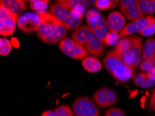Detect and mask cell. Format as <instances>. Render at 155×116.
<instances>
[{
    "label": "cell",
    "mask_w": 155,
    "mask_h": 116,
    "mask_svg": "<svg viewBox=\"0 0 155 116\" xmlns=\"http://www.w3.org/2000/svg\"><path fill=\"white\" fill-rule=\"evenodd\" d=\"M104 116H126L124 111L120 108L114 107L109 108L104 113Z\"/></svg>",
    "instance_id": "30"
},
{
    "label": "cell",
    "mask_w": 155,
    "mask_h": 116,
    "mask_svg": "<svg viewBox=\"0 0 155 116\" xmlns=\"http://www.w3.org/2000/svg\"><path fill=\"white\" fill-rule=\"evenodd\" d=\"M68 29L64 25L60 24L57 28L51 34L43 40V41L48 44H54L57 42H60L65 38L67 35Z\"/></svg>",
    "instance_id": "14"
},
{
    "label": "cell",
    "mask_w": 155,
    "mask_h": 116,
    "mask_svg": "<svg viewBox=\"0 0 155 116\" xmlns=\"http://www.w3.org/2000/svg\"><path fill=\"white\" fill-rule=\"evenodd\" d=\"M1 42V48H0V54L2 56H6L11 52L12 49V44L8 39L2 38L0 40Z\"/></svg>",
    "instance_id": "26"
},
{
    "label": "cell",
    "mask_w": 155,
    "mask_h": 116,
    "mask_svg": "<svg viewBox=\"0 0 155 116\" xmlns=\"http://www.w3.org/2000/svg\"><path fill=\"white\" fill-rule=\"evenodd\" d=\"M41 18V25L37 31L38 37L42 41L54 31L61 23L52 14L48 12L38 13Z\"/></svg>",
    "instance_id": "8"
},
{
    "label": "cell",
    "mask_w": 155,
    "mask_h": 116,
    "mask_svg": "<svg viewBox=\"0 0 155 116\" xmlns=\"http://www.w3.org/2000/svg\"><path fill=\"white\" fill-rule=\"evenodd\" d=\"M56 116H74L73 111L68 105H61L56 107L54 110Z\"/></svg>",
    "instance_id": "25"
},
{
    "label": "cell",
    "mask_w": 155,
    "mask_h": 116,
    "mask_svg": "<svg viewBox=\"0 0 155 116\" xmlns=\"http://www.w3.org/2000/svg\"><path fill=\"white\" fill-rule=\"evenodd\" d=\"M86 20L88 27L103 42L108 34L107 22L105 18L96 9L91 8L86 12Z\"/></svg>",
    "instance_id": "4"
},
{
    "label": "cell",
    "mask_w": 155,
    "mask_h": 116,
    "mask_svg": "<svg viewBox=\"0 0 155 116\" xmlns=\"http://www.w3.org/2000/svg\"><path fill=\"white\" fill-rule=\"evenodd\" d=\"M48 3L41 0H32L30 2V6L32 10L36 11L37 13H43L45 11Z\"/></svg>",
    "instance_id": "24"
},
{
    "label": "cell",
    "mask_w": 155,
    "mask_h": 116,
    "mask_svg": "<svg viewBox=\"0 0 155 116\" xmlns=\"http://www.w3.org/2000/svg\"><path fill=\"white\" fill-rule=\"evenodd\" d=\"M95 6L100 10H109L114 8L111 2L109 0H95Z\"/></svg>",
    "instance_id": "29"
},
{
    "label": "cell",
    "mask_w": 155,
    "mask_h": 116,
    "mask_svg": "<svg viewBox=\"0 0 155 116\" xmlns=\"http://www.w3.org/2000/svg\"><path fill=\"white\" fill-rule=\"evenodd\" d=\"M82 66L89 72H97L102 69V64L94 56H88L82 60Z\"/></svg>",
    "instance_id": "18"
},
{
    "label": "cell",
    "mask_w": 155,
    "mask_h": 116,
    "mask_svg": "<svg viewBox=\"0 0 155 116\" xmlns=\"http://www.w3.org/2000/svg\"><path fill=\"white\" fill-rule=\"evenodd\" d=\"M139 34L143 36L146 37L152 36V35H154L155 34V20L150 24L149 26H147L146 28H145L144 29L140 31Z\"/></svg>",
    "instance_id": "31"
},
{
    "label": "cell",
    "mask_w": 155,
    "mask_h": 116,
    "mask_svg": "<svg viewBox=\"0 0 155 116\" xmlns=\"http://www.w3.org/2000/svg\"><path fill=\"white\" fill-rule=\"evenodd\" d=\"M56 1L71 9H74L79 6H83L86 8L88 5L87 0H56Z\"/></svg>",
    "instance_id": "22"
},
{
    "label": "cell",
    "mask_w": 155,
    "mask_h": 116,
    "mask_svg": "<svg viewBox=\"0 0 155 116\" xmlns=\"http://www.w3.org/2000/svg\"><path fill=\"white\" fill-rule=\"evenodd\" d=\"M19 29L25 34H30L38 31L41 25V18L38 13H27L18 19Z\"/></svg>",
    "instance_id": "10"
},
{
    "label": "cell",
    "mask_w": 155,
    "mask_h": 116,
    "mask_svg": "<svg viewBox=\"0 0 155 116\" xmlns=\"http://www.w3.org/2000/svg\"><path fill=\"white\" fill-rule=\"evenodd\" d=\"M22 1H23V2H27L28 0H22Z\"/></svg>",
    "instance_id": "37"
},
{
    "label": "cell",
    "mask_w": 155,
    "mask_h": 116,
    "mask_svg": "<svg viewBox=\"0 0 155 116\" xmlns=\"http://www.w3.org/2000/svg\"><path fill=\"white\" fill-rule=\"evenodd\" d=\"M142 58L143 61L155 59V39L150 38L145 42L143 47Z\"/></svg>",
    "instance_id": "17"
},
{
    "label": "cell",
    "mask_w": 155,
    "mask_h": 116,
    "mask_svg": "<svg viewBox=\"0 0 155 116\" xmlns=\"http://www.w3.org/2000/svg\"><path fill=\"white\" fill-rule=\"evenodd\" d=\"M103 64L113 77L120 83L130 81L134 75V71L124 63L112 50L108 52L103 58Z\"/></svg>",
    "instance_id": "2"
},
{
    "label": "cell",
    "mask_w": 155,
    "mask_h": 116,
    "mask_svg": "<svg viewBox=\"0 0 155 116\" xmlns=\"http://www.w3.org/2000/svg\"><path fill=\"white\" fill-rule=\"evenodd\" d=\"M119 41V34L116 33L109 31L108 32L105 38L104 43L107 45H116Z\"/></svg>",
    "instance_id": "28"
},
{
    "label": "cell",
    "mask_w": 155,
    "mask_h": 116,
    "mask_svg": "<svg viewBox=\"0 0 155 116\" xmlns=\"http://www.w3.org/2000/svg\"><path fill=\"white\" fill-rule=\"evenodd\" d=\"M1 5L6 7L14 14H20L27 8V4L22 0H0Z\"/></svg>",
    "instance_id": "15"
},
{
    "label": "cell",
    "mask_w": 155,
    "mask_h": 116,
    "mask_svg": "<svg viewBox=\"0 0 155 116\" xmlns=\"http://www.w3.org/2000/svg\"><path fill=\"white\" fill-rule=\"evenodd\" d=\"M41 116H56L55 112L52 111H46L42 113Z\"/></svg>",
    "instance_id": "34"
},
{
    "label": "cell",
    "mask_w": 155,
    "mask_h": 116,
    "mask_svg": "<svg viewBox=\"0 0 155 116\" xmlns=\"http://www.w3.org/2000/svg\"><path fill=\"white\" fill-rule=\"evenodd\" d=\"M109 1L111 2L113 7H114V8H115V7L117 6V4H118V3L119 2L120 0H109Z\"/></svg>",
    "instance_id": "35"
},
{
    "label": "cell",
    "mask_w": 155,
    "mask_h": 116,
    "mask_svg": "<svg viewBox=\"0 0 155 116\" xmlns=\"http://www.w3.org/2000/svg\"><path fill=\"white\" fill-rule=\"evenodd\" d=\"M93 100L102 108L110 107L118 101V95L114 90L108 87L98 89L93 96Z\"/></svg>",
    "instance_id": "9"
},
{
    "label": "cell",
    "mask_w": 155,
    "mask_h": 116,
    "mask_svg": "<svg viewBox=\"0 0 155 116\" xmlns=\"http://www.w3.org/2000/svg\"><path fill=\"white\" fill-rule=\"evenodd\" d=\"M138 0H121L120 3V10L124 8H130L137 6Z\"/></svg>",
    "instance_id": "32"
},
{
    "label": "cell",
    "mask_w": 155,
    "mask_h": 116,
    "mask_svg": "<svg viewBox=\"0 0 155 116\" xmlns=\"http://www.w3.org/2000/svg\"><path fill=\"white\" fill-rule=\"evenodd\" d=\"M139 69L143 72L150 73L155 76V59L150 61H143L139 64Z\"/></svg>",
    "instance_id": "23"
},
{
    "label": "cell",
    "mask_w": 155,
    "mask_h": 116,
    "mask_svg": "<svg viewBox=\"0 0 155 116\" xmlns=\"http://www.w3.org/2000/svg\"><path fill=\"white\" fill-rule=\"evenodd\" d=\"M71 38L79 43L89 54L96 57H101L105 51V43L94 33L88 25H84L75 29Z\"/></svg>",
    "instance_id": "1"
},
{
    "label": "cell",
    "mask_w": 155,
    "mask_h": 116,
    "mask_svg": "<svg viewBox=\"0 0 155 116\" xmlns=\"http://www.w3.org/2000/svg\"><path fill=\"white\" fill-rule=\"evenodd\" d=\"M133 81L140 88H151L155 85V76L150 73H138L133 77Z\"/></svg>",
    "instance_id": "13"
},
{
    "label": "cell",
    "mask_w": 155,
    "mask_h": 116,
    "mask_svg": "<svg viewBox=\"0 0 155 116\" xmlns=\"http://www.w3.org/2000/svg\"><path fill=\"white\" fill-rule=\"evenodd\" d=\"M16 22L13 19L9 18L1 20L0 22V34L3 36H9L12 35L15 30Z\"/></svg>",
    "instance_id": "19"
},
{
    "label": "cell",
    "mask_w": 155,
    "mask_h": 116,
    "mask_svg": "<svg viewBox=\"0 0 155 116\" xmlns=\"http://www.w3.org/2000/svg\"><path fill=\"white\" fill-rule=\"evenodd\" d=\"M112 51L124 63L135 72L138 65L140 64L141 58L143 51L142 39L139 40L134 45L129 49L122 51H115L112 49Z\"/></svg>",
    "instance_id": "5"
},
{
    "label": "cell",
    "mask_w": 155,
    "mask_h": 116,
    "mask_svg": "<svg viewBox=\"0 0 155 116\" xmlns=\"http://www.w3.org/2000/svg\"><path fill=\"white\" fill-rule=\"evenodd\" d=\"M137 5L145 13L152 15L155 12V0H138Z\"/></svg>",
    "instance_id": "21"
},
{
    "label": "cell",
    "mask_w": 155,
    "mask_h": 116,
    "mask_svg": "<svg viewBox=\"0 0 155 116\" xmlns=\"http://www.w3.org/2000/svg\"><path fill=\"white\" fill-rule=\"evenodd\" d=\"M0 13H1V15H0V19L1 20H5V19H13L15 21H18V15L17 14H14L11 11H9L8 8H6V7L4 6H0Z\"/></svg>",
    "instance_id": "27"
},
{
    "label": "cell",
    "mask_w": 155,
    "mask_h": 116,
    "mask_svg": "<svg viewBox=\"0 0 155 116\" xmlns=\"http://www.w3.org/2000/svg\"><path fill=\"white\" fill-rule=\"evenodd\" d=\"M50 9L51 14L64 25L68 30L77 29L80 26L82 18L77 17L72 9L68 6L56 2L51 4Z\"/></svg>",
    "instance_id": "3"
},
{
    "label": "cell",
    "mask_w": 155,
    "mask_h": 116,
    "mask_svg": "<svg viewBox=\"0 0 155 116\" xmlns=\"http://www.w3.org/2000/svg\"><path fill=\"white\" fill-rule=\"evenodd\" d=\"M74 116H100V111L91 99L86 96L77 98L72 103Z\"/></svg>",
    "instance_id": "6"
},
{
    "label": "cell",
    "mask_w": 155,
    "mask_h": 116,
    "mask_svg": "<svg viewBox=\"0 0 155 116\" xmlns=\"http://www.w3.org/2000/svg\"><path fill=\"white\" fill-rule=\"evenodd\" d=\"M58 47L65 55L72 58L84 60L89 56V54L80 45L68 38H65L61 40L58 43Z\"/></svg>",
    "instance_id": "7"
},
{
    "label": "cell",
    "mask_w": 155,
    "mask_h": 116,
    "mask_svg": "<svg viewBox=\"0 0 155 116\" xmlns=\"http://www.w3.org/2000/svg\"><path fill=\"white\" fill-rule=\"evenodd\" d=\"M107 22L108 29L116 34H120L125 27L124 16L118 11H114L110 13L108 16Z\"/></svg>",
    "instance_id": "12"
},
{
    "label": "cell",
    "mask_w": 155,
    "mask_h": 116,
    "mask_svg": "<svg viewBox=\"0 0 155 116\" xmlns=\"http://www.w3.org/2000/svg\"><path fill=\"white\" fill-rule=\"evenodd\" d=\"M31 1H32V0H31ZM41 1H43V2H47V3H49V2L50 1V0H41Z\"/></svg>",
    "instance_id": "36"
},
{
    "label": "cell",
    "mask_w": 155,
    "mask_h": 116,
    "mask_svg": "<svg viewBox=\"0 0 155 116\" xmlns=\"http://www.w3.org/2000/svg\"><path fill=\"white\" fill-rule=\"evenodd\" d=\"M120 11L122 14H123L124 17L127 18V20H128L133 21L137 20V19L145 18V13H143V12L138 8V5L130 8L122 9Z\"/></svg>",
    "instance_id": "20"
},
{
    "label": "cell",
    "mask_w": 155,
    "mask_h": 116,
    "mask_svg": "<svg viewBox=\"0 0 155 116\" xmlns=\"http://www.w3.org/2000/svg\"><path fill=\"white\" fill-rule=\"evenodd\" d=\"M155 20V18L152 16H147L143 18L137 19V20L131 21V22L127 24L123 30L119 34V38H124L129 36L135 33L140 32L149 26L152 22Z\"/></svg>",
    "instance_id": "11"
},
{
    "label": "cell",
    "mask_w": 155,
    "mask_h": 116,
    "mask_svg": "<svg viewBox=\"0 0 155 116\" xmlns=\"http://www.w3.org/2000/svg\"><path fill=\"white\" fill-rule=\"evenodd\" d=\"M140 39H141V38L138 37L137 35L124 37L120 40L118 42V43L115 45V47L113 49L115 51H122L124 50V49H129L134 45Z\"/></svg>",
    "instance_id": "16"
},
{
    "label": "cell",
    "mask_w": 155,
    "mask_h": 116,
    "mask_svg": "<svg viewBox=\"0 0 155 116\" xmlns=\"http://www.w3.org/2000/svg\"><path fill=\"white\" fill-rule=\"evenodd\" d=\"M148 109L151 112H155V88L149 100Z\"/></svg>",
    "instance_id": "33"
}]
</instances>
